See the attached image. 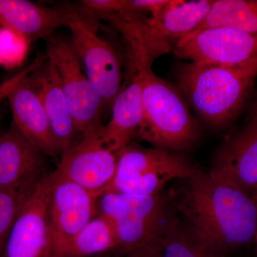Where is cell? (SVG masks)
Listing matches in <instances>:
<instances>
[{
    "mask_svg": "<svg viewBox=\"0 0 257 257\" xmlns=\"http://www.w3.org/2000/svg\"><path fill=\"white\" fill-rule=\"evenodd\" d=\"M109 253H104V254L98 255V256H92V257H112L111 256H109Z\"/></svg>",
    "mask_w": 257,
    "mask_h": 257,
    "instance_id": "27",
    "label": "cell"
},
{
    "mask_svg": "<svg viewBox=\"0 0 257 257\" xmlns=\"http://www.w3.org/2000/svg\"><path fill=\"white\" fill-rule=\"evenodd\" d=\"M46 56L57 69L77 131L82 134L101 127L104 104L84 72L71 39L53 36L47 39Z\"/></svg>",
    "mask_w": 257,
    "mask_h": 257,
    "instance_id": "8",
    "label": "cell"
},
{
    "mask_svg": "<svg viewBox=\"0 0 257 257\" xmlns=\"http://www.w3.org/2000/svg\"><path fill=\"white\" fill-rule=\"evenodd\" d=\"M52 173L42 179L17 218L0 257H55L47 217Z\"/></svg>",
    "mask_w": 257,
    "mask_h": 257,
    "instance_id": "12",
    "label": "cell"
},
{
    "mask_svg": "<svg viewBox=\"0 0 257 257\" xmlns=\"http://www.w3.org/2000/svg\"><path fill=\"white\" fill-rule=\"evenodd\" d=\"M117 236L110 219L98 213L67 243L58 257H92L116 253Z\"/></svg>",
    "mask_w": 257,
    "mask_h": 257,
    "instance_id": "19",
    "label": "cell"
},
{
    "mask_svg": "<svg viewBox=\"0 0 257 257\" xmlns=\"http://www.w3.org/2000/svg\"><path fill=\"white\" fill-rule=\"evenodd\" d=\"M45 156L13 123L0 135V190L36 186L47 175Z\"/></svg>",
    "mask_w": 257,
    "mask_h": 257,
    "instance_id": "15",
    "label": "cell"
},
{
    "mask_svg": "<svg viewBox=\"0 0 257 257\" xmlns=\"http://www.w3.org/2000/svg\"><path fill=\"white\" fill-rule=\"evenodd\" d=\"M251 199H252L253 203L257 207V189L253 193L252 195L251 196Z\"/></svg>",
    "mask_w": 257,
    "mask_h": 257,
    "instance_id": "26",
    "label": "cell"
},
{
    "mask_svg": "<svg viewBox=\"0 0 257 257\" xmlns=\"http://www.w3.org/2000/svg\"><path fill=\"white\" fill-rule=\"evenodd\" d=\"M182 180L177 211L202 242L227 255L254 241L257 207L249 195L202 170Z\"/></svg>",
    "mask_w": 257,
    "mask_h": 257,
    "instance_id": "1",
    "label": "cell"
},
{
    "mask_svg": "<svg viewBox=\"0 0 257 257\" xmlns=\"http://www.w3.org/2000/svg\"><path fill=\"white\" fill-rule=\"evenodd\" d=\"M36 186L0 190V256L17 218Z\"/></svg>",
    "mask_w": 257,
    "mask_h": 257,
    "instance_id": "22",
    "label": "cell"
},
{
    "mask_svg": "<svg viewBox=\"0 0 257 257\" xmlns=\"http://www.w3.org/2000/svg\"><path fill=\"white\" fill-rule=\"evenodd\" d=\"M214 0H170L164 8L150 15L140 17L144 40L154 59L172 49L178 42L197 30L209 13Z\"/></svg>",
    "mask_w": 257,
    "mask_h": 257,
    "instance_id": "13",
    "label": "cell"
},
{
    "mask_svg": "<svg viewBox=\"0 0 257 257\" xmlns=\"http://www.w3.org/2000/svg\"><path fill=\"white\" fill-rule=\"evenodd\" d=\"M257 77V59L239 65L189 62L177 82L193 109L211 126L220 127L238 114Z\"/></svg>",
    "mask_w": 257,
    "mask_h": 257,
    "instance_id": "2",
    "label": "cell"
},
{
    "mask_svg": "<svg viewBox=\"0 0 257 257\" xmlns=\"http://www.w3.org/2000/svg\"><path fill=\"white\" fill-rule=\"evenodd\" d=\"M200 126L182 94L170 83L147 71L143 91V118L136 138L155 148L189 151L200 138Z\"/></svg>",
    "mask_w": 257,
    "mask_h": 257,
    "instance_id": "4",
    "label": "cell"
},
{
    "mask_svg": "<svg viewBox=\"0 0 257 257\" xmlns=\"http://www.w3.org/2000/svg\"><path fill=\"white\" fill-rule=\"evenodd\" d=\"M126 257H163L160 239L135 248L125 255Z\"/></svg>",
    "mask_w": 257,
    "mask_h": 257,
    "instance_id": "24",
    "label": "cell"
},
{
    "mask_svg": "<svg viewBox=\"0 0 257 257\" xmlns=\"http://www.w3.org/2000/svg\"><path fill=\"white\" fill-rule=\"evenodd\" d=\"M254 242L256 243V257H257V233L256 234V236H255Z\"/></svg>",
    "mask_w": 257,
    "mask_h": 257,
    "instance_id": "28",
    "label": "cell"
},
{
    "mask_svg": "<svg viewBox=\"0 0 257 257\" xmlns=\"http://www.w3.org/2000/svg\"><path fill=\"white\" fill-rule=\"evenodd\" d=\"M100 128L81 134L61 156L56 170L59 175L96 197L104 194L114 178L118 159V155L103 143Z\"/></svg>",
    "mask_w": 257,
    "mask_h": 257,
    "instance_id": "9",
    "label": "cell"
},
{
    "mask_svg": "<svg viewBox=\"0 0 257 257\" xmlns=\"http://www.w3.org/2000/svg\"><path fill=\"white\" fill-rule=\"evenodd\" d=\"M0 26L28 41L50 38L67 27V9H52L28 0H0Z\"/></svg>",
    "mask_w": 257,
    "mask_h": 257,
    "instance_id": "18",
    "label": "cell"
},
{
    "mask_svg": "<svg viewBox=\"0 0 257 257\" xmlns=\"http://www.w3.org/2000/svg\"><path fill=\"white\" fill-rule=\"evenodd\" d=\"M160 241L163 257H226L202 242L175 214L165 224Z\"/></svg>",
    "mask_w": 257,
    "mask_h": 257,
    "instance_id": "21",
    "label": "cell"
},
{
    "mask_svg": "<svg viewBox=\"0 0 257 257\" xmlns=\"http://www.w3.org/2000/svg\"><path fill=\"white\" fill-rule=\"evenodd\" d=\"M76 10L92 18L134 13L132 0H83Z\"/></svg>",
    "mask_w": 257,
    "mask_h": 257,
    "instance_id": "23",
    "label": "cell"
},
{
    "mask_svg": "<svg viewBox=\"0 0 257 257\" xmlns=\"http://www.w3.org/2000/svg\"><path fill=\"white\" fill-rule=\"evenodd\" d=\"M92 17L67 9V27L83 69L99 93L104 106L112 105L122 84V67L117 52L98 35Z\"/></svg>",
    "mask_w": 257,
    "mask_h": 257,
    "instance_id": "7",
    "label": "cell"
},
{
    "mask_svg": "<svg viewBox=\"0 0 257 257\" xmlns=\"http://www.w3.org/2000/svg\"><path fill=\"white\" fill-rule=\"evenodd\" d=\"M175 55L197 63L239 65L257 59V33L228 28L195 30L176 42Z\"/></svg>",
    "mask_w": 257,
    "mask_h": 257,
    "instance_id": "11",
    "label": "cell"
},
{
    "mask_svg": "<svg viewBox=\"0 0 257 257\" xmlns=\"http://www.w3.org/2000/svg\"><path fill=\"white\" fill-rule=\"evenodd\" d=\"M42 101L61 156L79 138L55 66L48 58L29 76Z\"/></svg>",
    "mask_w": 257,
    "mask_h": 257,
    "instance_id": "17",
    "label": "cell"
},
{
    "mask_svg": "<svg viewBox=\"0 0 257 257\" xmlns=\"http://www.w3.org/2000/svg\"><path fill=\"white\" fill-rule=\"evenodd\" d=\"M105 20L121 34L126 46L124 81L111 105L110 119L99 132L104 145L118 155L136 138L141 125L145 77L155 59L145 45L138 14L121 13Z\"/></svg>",
    "mask_w": 257,
    "mask_h": 257,
    "instance_id": "3",
    "label": "cell"
},
{
    "mask_svg": "<svg viewBox=\"0 0 257 257\" xmlns=\"http://www.w3.org/2000/svg\"><path fill=\"white\" fill-rule=\"evenodd\" d=\"M209 28L256 34L257 0H214L207 17L196 30Z\"/></svg>",
    "mask_w": 257,
    "mask_h": 257,
    "instance_id": "20",
    "label": "cell"
},
{
    "mask_svg": "<svg viewBox=\"0 0 257 257\" xmlns=\"http://www.w3.org/2000/svg\"><path fill=\"white\" fill-rule=\"evenodd\" d=\"M254 120H257V98L251 107L250 108L248 115V121H254Z\"/></svg>",
    "mask_w": 257,
    "mask_h": 257,
    "instance_id": "25",
    "label": "cell"
},
{
    "mask_svg": "<svg viewBox=\"0 0 257 257\" xmlns=\"http://www.w3.org/2000/svg\"><path fill=\"white\" fill-rule=\"evenodd\" d=\"M7 99L15 126L47 156L61 155L46 111L29 76Z\"/></svg>",
    "mask_w": 257,
    "mask_h": 257,
    "instance_id": "16",
    "label": "cell"
},
{
    "mask_svg": "<svg viewBox=\"0 0 257 257\" xmlns=\"http://www.w3.org/2000/svg\"><path fill=\"white\" fill-rule=\"evenodd\" d=\"M47 217L54 254L58 257L67 243L99 213L98 198L77 184L52 172Z\"/></svg>",
    "mask_w": 257,
    "mask_h": 257,
    "instance_id": "10",
    "label": "cell"
},
{
    "mask_svg": "<svg viewBox=\"0 0 257 257\" xmlns=\"http://www.w3.org/2000/svg\"><path fill=\"white\" fill-rule=\"evenodd\" d=\"M98 209L114 225L119 242L117 256L160 239L174 214L170 198L162 192L153 195L105 193L98 198Z\"/></svg>",
    "mask_w": 257,
    "mask_h": 257,
    "instance_id": "6",
    "label": "cell"
},
{
    "mask_svg": "<svg viewBox=\"0 0 257 257\" xmlns=\"http://www.w3.org/2000/svg\"><path fill=\"white\" fill-rule=\"evenodd\" d=\"M208 174L251 197L257 189V120L224 140Z\"/></svg>",
    "mask_w": 257,
    "mask_h": 257,
    "instance_id": "14",
    "label": "cell"
},
{
    "mask_svg": "<svg viewBox=\"0 0 257 257\" xmlns=\"http://www.w3.org/2000/svg\"><path fill=\"white\" fill-rule=\"evenodd\" d=\"M184 152L145 148L131 143L118 155L108 192L153 195L172 179H185L200 171Z\"/></svg>",
    "mask_w": 257,
    "mask_h": 257,
    "instance_id": "5",
    "label": "cell"
}]
</instances>
